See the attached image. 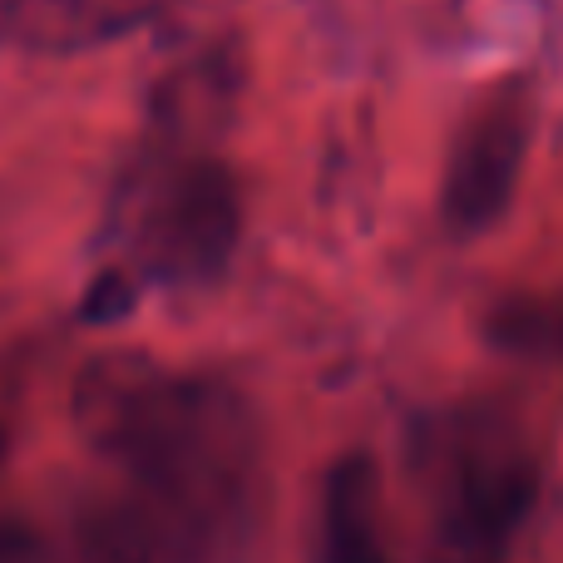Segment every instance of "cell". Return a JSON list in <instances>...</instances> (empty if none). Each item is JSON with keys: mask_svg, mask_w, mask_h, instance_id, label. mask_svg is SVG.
<instances>
[{"mask_svg": "<svg viewBox=\"0 0 563 563\" xmlns=\"http://www.w3.org/2000/svg\"><path fill=\"white\" fill-rule=\"evenodd\" d=\"M489 341L499 351H515V356L563 361V297L559 291L505 297L489 311Z\"/></svg>", "mask_w": 563, "mask_h": 563, "instance_id": "obj_6", "label": "cell"}, {"mask_svg": "<svg viewBox=\"0 0 563 563\" xmlns=\"http://www.w3.org/2000/svg\"><path fill=\"white\" fill-rule=\"evenodd\" d=\"M317 563H390L380 479L366 455H341L321 485Z\"/></svg>", "mask_w": 563, "mask_h": 563, "instance_id": "obj_5", "label": "cell"}, {"mask_svg": "<svg viewBox=\"0 0 563 563\" xmlns=\"http://www.w3.org/2000/svg\"><path fill=\"white\" fill-rule=\"evenodd\" d=\"M243 233V198L223 158H178L139 208V267L168 287H203L228 267Z\"/></svg>", "mask_w": 563, "mask_h": 563, "instance_id": "obj_3", "label": "cell"}, {"mask_svg": "<svg viewBox=\"0 0 563 563\" xmlns=\"http://www.w3.org/2000/svg\"><path fill=\"white\" fill-rule=\"evenodd\" d=\"M79 420L134 485L139 509L129 515L174 563L228 554L253 509L257 430L223 380L148 361H104L85 376Z\"/></svg>", "mask_w": 563, "mask_h": 563, "instance_id": "obj_1", "label": "cell"}, {"mask_svg": "<svg viewBox=\"0 0 563 563\" xmlns=\"http://www.w3.org/2000/svg\"><path fill=\"white\" fill-rule=\"evenodd\" d=\"M539 499V465L525 430L495 410H460L435 445L440 529L460 549L495 554Z\"/></svg>", "mask_w": 563, "mask_h": 563, "instance_id": "obj_2", "label": "cell"}, {"mask_svg": "<svg viewBox=\"0 0 563 563\" xmlns=\"http://www.w3.org/2000/svg\"><path fill=\"white\" fill-rule=\"evenodd\" d=\"M529 144H534V104L519 79L489 89L470 109L440 178V218L450 233L479 238L509 213L515 188L525 178Z\"/></svg>", "mask_w": 563, "mask_h": 563, "instance_id": "obj_4", "label": "cell"}]
</instances>
